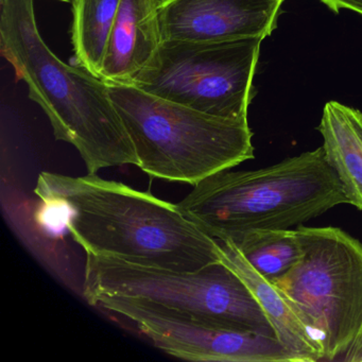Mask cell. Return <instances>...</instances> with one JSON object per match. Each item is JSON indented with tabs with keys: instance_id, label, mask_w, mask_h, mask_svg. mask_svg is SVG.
<instances>
[{
	"instance_id": "obj_1",
	"label": "cell",
	"mask_w": 362,
	"mask_h": 362,
	"mask_svg": "<svg viewBox=\"0 0 362 362\" xmlns=\"http://www.w3.org/2000/svg\"><path fill=\"white\" fill-rule=\"evenodd\" d=\"M35 194L86 254L175 271L221 262L217 239L177 204L120 182L45 171Z\"/></svg>"
},
{
	"instance_id": "obj_2",
	"label": "cell",
	"mask_w": 362,
	"mask_h": 362,
	"mask_svg": "<svg viewBox=\"0 0 362 362\" xmlns=\"http://www.w3.org/2000/svg\"><path fill=\"white\" fill-rule=\"evenodd\" d=\"M0 52L45 112L56 139L78 150L88 173L139 165L107 82L52 52L37 28L33 0H0Z\"/></svg>"
},
{
	"instance_id": "obj_3",
	"label": "cell",
	"mask_w": 362,
	"mask_h": 362,
	"mask_svg": "<svg viewBox=\"0 0 362 362\" xmlns=\"http://www.w3.org/2000/svg\"><path fill=\"white\" fill-rule=\"evenodd\" d=\"M349 204L323 148L256 170L205 177L177 203L209 236L224 240L251 230H287Z\"/></svg>"
},
{
	"instance_id": "obj_4",
	"label": "cell",
	"mask_w": 362,
	"mask_h": 362,
	"mask_svg": "<svg viewBox=\"0 0 362 362\" xmlns=\"http://www.w3.org/2000/svg\"><path fill=\"white\" fill-rule=\"evenodd\" d=\"M107 86L134 146L137 167L150 177L194 186L253 160L247 120L209 115L131 84Z\"/></svg>"
},
{
	"instance_id": "obj_5",
	"label": "cell",
	"mask_w": 362,
	"mask_h": 362,
	"mask_svg": "<svg viewBox=\"0 0 362 362\" xmlns=\"http://www.w3.org/2000/svg\"><path fill=\"white\" fill-rule=\"evenodd\" d=\"M82 289L90 305L103 296H128L211 325L276 338L249 288L222 262L175 271L86 254Z\"/></svg>"
},
{
	"instance_id": "obj_6",
	"label": "cell",
	"mask_w": 362,
	"mask_h": 362,
	"mask_svg": "<svg viewBox=\"0 0 362 362\" xmlns=\"http://www.w3.org/2000/svg\"><path fill=\"white\" fill-rule=\"evenodd\" d=\"M303 254L273 284L323 349L342 360L362 324V243L334 226L296 228Z\"/></svg>"
},
{
	"instance_id": "obj_7",
	"label": "cell",
	"mask_w": 362,
	"mask_h": 362,
	"mask_svg": "<svg viewBox=\"0 0 362 362\" xmlns=\"http://www.w3.org/2000/svg\"><path fill=\"white\" fill-rule=\"evenodd\" d=\"M262 40L163 41L131 86L209 115L247 120Z\"/></svg>"
},
{
	"instance_id": "obj_8",
	"label": "cell",
	"mask_w": 362,
	"mask_h": 362,
	"mask_svg": "<svg viewBox=\"0 0 362 362\" xmlns=\"http://www.w3.org/2000/svg\"><path fill=\"white\" fill-rule=\"evenodd\" d=\"M92 306L122 315L165 353L197 362H296L275 337L211 325L160 305L103 296Z\"/></svg>"
},
{
	"instance_id": "obj_9",
	"label": "cell",
	"mask_w": 362,
	"mask_h": 362,
	"mask_svg": "<svg viewBox=\"0 0 362 362\" xmlns=\"http://www.w3.org/2000/svg\"><path fill=\"white\" fill-rule=\"evenodd\" d=\"M281 6L277 0H164L163 40L264 39L276 28Z\"/></svg>"
},
{
	"instance_id": "obj_10",
	"label": "cell",
	"mask_w": 362,
	"mask_h": 362,
	"mask_svg": "<svg viewBox=\"0 0 362 362\" xmlns=\"http://www.w3.org/2000/svg\"><path fill=\"white\" fill-rule=\"evenodd\" d=\"M164 0H119L107 42L100 78L107 83L132 84L163 43Z\"/></svg>"
},
{
	"instance_id": "obj_11",
	"label": "cell",
	"mask_w": 362,
	"mask_h": 362,
	"mask_svg": "<svg viewBox=\"0 0 362 362\" xmlns=\"http://www.w3.org/2000/svg\"><path fill=\"white\" fill-rule=\"evenodd\" d=\"M220 260L245 284L275 332L277 340L296 362L323 360V349L306 327L289 300L270 279L260 274L230 240H218Z\"/></svg>"
},
{
	"instance_id": "obj_12",
	"label": "cell",
	"mask_w": 362,
	"mask_h": 362,
	"mask_svg": "<svg viewBox=\"0 0 362 362\" xmlns=\"http://www.w3.org/2000/svg\"><path fill=\"white\" fill-rule=\"evenodd\" d=\"M320 133L326 162L338 177L347 203L362 211V113L337 101L326 103Z\"/></svg>"
},
{
	"instance_id": "obj_13",
	"label": "cell",
	"mask_w": 362,
	"mask_h": 362,
	"mask_svg": "<svg viewBox=\"0 0 362 362\" xmlns=\"http://www.w3.org/2000/svg\"><path fill=\"white\" fill-rule=\"evenodd\" d=\"M119 0H75L71 41L77 65L100 77Z\"/></svg>"
},
{
	"instance_id": "obj_14",
	"label": "cell",
	"mask_w": 362,
	"mask_h": 362,
	"mask_svg": "<svg viewBox=\"0 0 362 362\" xmlns=\"http://www.w3.org/2000/svg\"><path fill=\"white\" fill-rule=\"evenodd\" d=\"M224 240L232 241L247 262L270 281L288 272L303 254L296 228L251 230Z\"/></svg>"
},
{
	"instance_id": "obj_15",
	"label": "cell",
	"mask_w": 362,
	"mask_h": 362,
	"mask_svg": "<svg viewBox=\"0 0 362 362\" xmlns=\"http://www.w3.org/2000/svg\"><path fill=\"white\" fill-rule=\"evenodd\" d=\"M327 6L334 13H339L341 9L351 10L362 16V0H320Z\"/></svg>"
},
{
	"instance_id": "obj_16",
	"label": "cell",
	"mask_w": 362,
	"mask_h": 362,
	"mask_svg": "<svg viewBox=\"0 0 362 362\" xmlns=\"http://www.w3.org/2000/svg\"><path fill=\"white\" fill-rule=\"evenodd\" d=\"M345 362H362V324L359 332L342 358Z\"/></svg>"
},
{
	"instance_id": "obj_17",
	"label": "cell",
	"mask_w": 362,
	"mask_h": 362,
	"mask_svg": "<svg viewBox=\"0 0 362 362\" xmlns=\"http://www.w3.org/2000/svg\"><path fill=\"white\" fill-rule=\"evenodd\" d=\"M60 1H63V3L71 4V5H73L74 1H75V0H60Z\"/></svg>"
},
{
	"instance_id": "obj_18",
	"label": "cell",
	"mask_w": 362,
	"mask_h": 362,
	"mask_svg": "<svg viewBox=\"0 0 362 362\" xmlns=\"http://www.w3.org/2000/svg\"><path fill=\"white\" fill-rule=\"evenodd\" d=\"M277 1H279V3L283 4L285 0H277Z\"/></svg>"
}]
</instances>
